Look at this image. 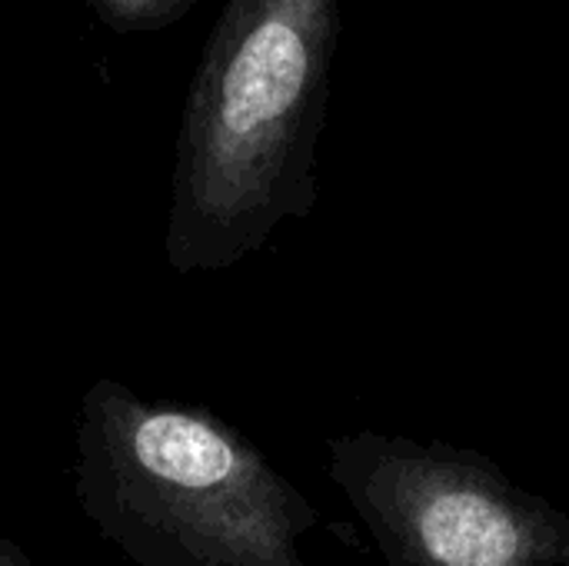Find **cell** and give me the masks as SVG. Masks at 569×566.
Instances as JSON below:
<instances>
[{
	"instance_id": "6da1fadb",
	"label": "cell",
	"mask_w": 569,
	"mask_h": 566,
	"mask_svg": "<svg viewBox=\"0 0 569 566\" xmlns=\"http://www.w3.org/2000/svg\"><path fill=\"white\" fill-rule=\"evenodd\" d=\"M340 0H227L193 70L163 234L177 274L230 270L317 203Z\"/></svg>"
},
{
	"instance_id": "3957f363",
	"label": "cell",
	"mask_w": 569,
	"mask_h": 566,
	"mask_svg": "<svg viewBox=\"0 0 569 566\" xmlns=\"http://www.w3.org/2000/svg\"><path fill=\"white\" fill-rule=\"evenodd\" d=\"M330 477L387 566H569V514L497 460L377 430L330 440Z\"/></svg>"
},
{
	"instance_id": "7a4b0ae2",
	"label": "cell",
	"mask_w": 569,
	"mask_h": 566,
	"mask_svg": "<svg viewBox=\"0 0 569 566\" xmlns=\"http://www.w3.org/2000/svg\"><path fill=\"white\" fill-rule=\"evenodd\" d=\"M77 500L133 566H307V497L230 424L97 380L77 417Z\"/></svg>"
},
{
	"instance_id": "277c9868",
	"label": "cell",
	"mask_w": 569,
	"mask_h": 566,
	"mask_svg": "<svg viewBox=\"0 0 569 566\" xmlns=\"http://www.w3.org/2000/svg\"><path fill=\"white\" fill-rule=\"evenodd\" d=\"M197 0H87L97 20L117 33H150L177 23Z\"/></svg>"
},
{
	"instance_id": "5b68a950",
	"label": "cell",
	"mask_w": 569,
	"mask_h": 566,
	"mask_svg": "<svg viewBox=\"0 0 569 566\" xmlns=\"http://www.w3.org/2000/svg\"><path fill=\"white\" fill-rule=\"evenodd\" d=\"M0 566H30V560L13 540H0Z\"/></svg>"
}]
</instances>
